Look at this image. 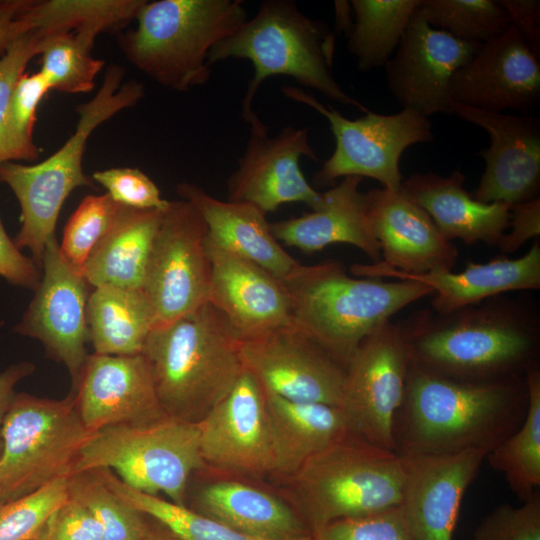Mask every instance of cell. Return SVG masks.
<instances>
[{
	"label": "cell",
	"instance_id": "cell-29",
	"mask_svg": "<svg viewBox=\"0 0 540 540\" xmlns=\"http://www.w3.org/2000/svg\"><path fill=\"white\" fill-rule=\"evenodd\" d=\"M194 511L240 533L266 540H296L312 535L294 507L255 486L217 480L194 496Z\"/></svg>",
	"mask_w": 540,
	"mask_h": 540
},
{
	"label": "cell",
	"instance_id": "cell-54",
	"mask_svg": "<svg viewBox=\"0 0 540 540\" xmlns=\"http://www.w3.org/2000/svg\"><path fill=\"white\" fill-rule=\"evenodd\" d=\"M1 451H2V441H1V438H0V455H1Z\"/></svg>",
	"mask_w": 540,
	"mask_h": 540
},
{
	"label": "cell",
	"instance_id": "cell-5",
	"mask_svg": "<svg viewBox=\"0 0 540 540\" xmlns=\"http://www.w3.org/2000/svg\"><path fill=\"white\" fill-rule=\"evenodd\" d=\"M335 36L319 21L303 14L289 0L264 1L256 15L231 36L216 44L208 64L229 58L246 59L253 76L242 100L241 114L250 123L258 117L253 101L262 83L288 76L330 100L368 111L340 87L332 74Z\"/></svg>",
	"mask_w": 540,
	"mask_h": 540
},
{
	"label": "cell",
	"instance_id": "cell-2",
	"mask_svg": "<svg viewBox=\"0 0 540 540\" xmlns=\"http://www.w3.org/2000/svg\"><path fill=\"white\" fill-rule=\"evenodd\" d=\"M538 325L524 305L496 299L447 314L424 311L402 326L412 366L454 380L490 381L537 365Z\"/></svg>",
	"mask_w": 540,
	"mask_h": 540
},
{
	"label": "cell",
	"instance_id": "cell-22",
	"mask_svg": "<svg viewBox=\"0 0 540 540\" xmlns=\"http://www.w3.org/2000/svg\"><path fill=\"white\" fill-rule=\"evenodd\" d=\"M487 452L404 457L401 509L413 540H452L464 494Z\"/></svg>",
	"mask_w": 540,
	"mask_h": 540
},
{
	"label": "cell",
	"instance_id": "cell-18",
	"mask_svg": "<svg viewBox=\"0 0 540 540\" xmlns=\"http://www.w3.org/2000/svg\"><path fill=\"white\" fill-rule=\"evenodd\" d=\"M198 426L205 464L239 473H276L264 389L245 368L227 396Z\"/></svg>",
	"mask_w": 540,
	"mask_h": 540
},
{
	"label": "cell",
	"instance_id": "cell-1",
	"mask_svg": "<svg viewBox=\"0 0 540 540\" xmlns=\"http://www.w3.org/2000/svg\"><path fill=\"white\" fill-rule=\"evenodd\" d=\"M527 407L525 374L461 381L410 364L393 421L394 451L402 457L488 454L520 427Z\"/></svg>",
	"mask_w": 540,
	"mask_h": 540
},
{
	"label": "cell",
	"instance_id": "cell-8",
	"mask_svg": "<svg viewBox=\"0 0 540 540\" xmlns=\"http://www.w3.org/2000/svg\"><path fill=\"white\" fill-rule=\"evenodd\" d=\"M404 457L352 434L308 459L294 474V509L311 534L340 519L401 505Z\"/></svg>",
	"mask_w": 540,
	"mask_h": 540
},
{
	"label": "cell",
	"instance_id": "cell-36",
	"mask_svg": "<svg viewBox=\"0 0 540 540\" xmlns=\"http://www.w3.org/2000/svg\"><path fill=\"white\" fill-rule=\"evenodd\" d=\"M101 32L86 28L57 34L49 38L41 51L39 72L51 90L63 93H88L105 61L94 58L92 49Z\"/></svg>",
	"mask_w": 540,
	"mask_h": 540
},
{
	"label": "cell",
	"instance_id": "cell-31",
	"mask_svg": "<svg viewBox=\"0 0 540 540\" xmlns=\"http://www.w3.org/2000/svg\"><path fill=\"white\" fill-rule=\"evenodd\" d=\"M264 393L278 474L291 476L312 456L349 434L337 406L294 402L265 390Z\"/></svg>",
	"mask_w": 540,
	"mask_h": 540
},
{
	"label": "cell",
	"instance_id": "cell-13",
	"mask_svg": "<svg viewBox=\"0 0 540 540\" xmlns=\"http://www.w3.org/2000/svg\"><path fill=\"white\" fill-rule=\"evenodd\" d=\"M409 369L402 325L389 320L362 341L346 366L337 406L350 434L394 451L393 421Z\"/></svg>",
	"mask_w": 540,
	"mask_h": 540
},
{
	"label": "cell",
	"instance_id": "cell-6",
	"mask_svg": "<svg viewBox=\"0 0 540 540\" xmlns=\"http://www.w3.org/2000/svg\"><path fill=\"white\" fill-rule=\"evenodd\" d=\"M123 75L119 65L107 68L98 92L77 107L75 132L51 156L33 165L0 163V183L12 190L21 210V225L14 243L19 249H29L40 268L45 244L56 236L57 220L67 197L77 187H95L82 167L88 138L100 124L133 107L144 95L142 83H122Z\"/></svg>",
	"mask_w": 540,
	"mask_h": 540
},
{
	"label": "cell",
	"instance_id": "cell-51",
	"mask_svg": "<svg viewBox=\"0 0 540 540\" xmlns=\"http://www.w3.org/2000/svg\"><path fill=\"white\" fill-rule=\"evenodd\" d=\"M35 366L27 361H23L9 366L0 374V426L14 399L15 387L17 383L30 375Z\"/></svg>",
	"mask_w": 540,
	"mask_h": 540
},
{
	"label": "cell",
	"instance_id": "cell-43",
	"mask_svg": "<svg viewBox=\"0 0 540 540\" xmlns=\"http://www.w3.org/2000/svg\"><path fill=\"white\" fill-rule=\"evenodd\" d=\"M313 540H413L400 506L331 522L312 533Z\"/></svg>",
	"mask_w": 540,
	"mask_h": 540
},
{
	"label": "cell",
	"instance_id": "cell-12",
	"mask_svg": "<svg viewBox=\"0 0 540 540\" xmlns=\"http://www.w3.org/2000/svg\"><path fill=\"white\" fill-rule=\"evenodd\" d=\"M207 237V226L190 202L170 201L142 285L155 327L171 323L209 302L211 262Z\"/></svg>",
	"mask_w": 540,
	"mask_h": 540
},
{
	"label": "cell",
	"instance_id": "cell-33",
	"mask_svg": "<svg viewBox=\"0 0 540 540\" xmlns=\"http://www.w3.org/2000/svg\"><path fill=\"white\" fill-rule=\"evenodd\" d=\"M421 0H352L354 19L348 49L357 68L369 71L385 66Z\"/></svg>",
	"mask_w": 540,
	"mask_h": 540
},
{
	"label": "cell",
	"instance_id": "cell-21",
	"mask_svg": "<svg viewBox=\"0 0 540 540\" xmlns=\"http://www.w3.org/2000/svg\"><path fill=\"white\" fill-rule=\"evenodd\" d=\"M453 114L483 128L490 146L474 198L516 205L537 198L540 188V120L454 104Z\"/></svg>",
	"mask_w": 540,
	"mask_h": 540
},
{
	"label": "cell",
	"instance_id": "cell-45",
	"mask_svg": "<svg viewBox=\"0 0 540 540\" xmlns=\"http://www.w3.org/2000/svg\"><path fill=\"white\" fill-rule=\"evenodd\" d=\"M118 204L135 209L166 210L170 201L161 197L157 185L137 168H110L92 175Z\"/></svg>",
	"mask_w": 540,
	"mask_h": 540
},
{
	"label": "cell",
	"instance_id": "cell-35",
	"mask_svg": "<svg viewBox=\"0 0 540 540\" xmlns=\"http://www.w3.org/2000/svg\"><path fill=\"white\" fill-rule=\"evenodd\" d=\"M106 484L129 505L168 529L180 540H266L240 533L186 505L131 488L107 468H100ZM296 540H313L312 535Z\"/></svg>",
	"mask_w": 540,
	"mask_h": 540
},
{
	"label": "cell",
	"instance_id": "cell-11",
	"mask_svg": "<svg viewBox=\"0 0 540 540\" xmlns=\"http://www.w3.org/2000/svg\"><path fill=\"white\" fill-rule=\"evenodd\" d=\"M282 93L314 109L329 122L335 148L315 175L318 185L327 186L339 178L357 176L372 178L383 188L398 191L403 182L400 172L403 152L414 144L433 140L430 120L408 109L390 115L368 110L364 116L350 120L300 88L284 86Z\"/></svg>",
	"mask_w": 540,
	"mask_h": 540
},
{
	"label": "cell",
	"instance_id": "cell-9",
	"mask_svg": "<svg viewBox=\"0 0 540 540\" xmlns=\"http://www.w3.org/2000/svg\"><path fill=\"white\" fill-rule=\"evenodd\" d=\"M93 434L72 391L63 399L16 393L0 426V503L68 477Z\"/></svg>",
	"mask_w": 540,
	"mask_h": 540
},
{
	"label": "cell",
	"instance_id": "cell-38",
	"mask_svg": "<svg viewBox=\"0 0 540 540\" xmlns=\"http://www.w3.org/2000/svg\"><path fill=\"white\" fill-rule=\"evenodd\" d=\"M417 12L431 27L470 43L482 44L511 26L493 0H421Z\"/></svg>",
	"mask_w": 540,
	"mask_h": 540
},
{
	"label": "cell",
	"instance_id": "cell-50",
	"mask_svg": "<svg viewBox=\"0 0 540 540\" xmlns=\"http://www.w3.org/2000/svg\"><path fill=\"white\" fill-rule=\"evenodd\" d=\"M33 0H0V56L21 27L20 15Z\"/></svg>",
	"mask_w": 540,
	"mask_h": 540
},
{
	"label": "cell",
	"instance_id": "cell-10",
	"mask_svg": "<svg viewBox=\"0 0 540 540\" xmlns=\"http://www.w3.org/2000/svg\"><path fill=\"white\" fill-rule=\"evenodd\" d=\"M204 465L198 423L166 417L97 431L82 448L71 474L107 468L135 490L164 494L169 501L186 505L190 476Z\"/></svg>",
	"mask_w": 540,
	"mask_h": 540
},
{
	"label": "cell",
	"instance_id": "cell-25",
	"mask_svg": "<svg viewBox=\"0 0 540 540\" xmlns=\"http://www.w3.org/2000/svg\"><path fill=\"white\" fill-rule=\"evenodd\" d=\"M351 273L357 277H395L424 284L433 291V312L447 314L505 292L539 289L540 244L537 238L522 257L497 258L483 264L470 262L457 273L442 270L412 275L380 263L354 264Z\"/></svg>",
	"mask_w": 540,
	"mask_h": 540
},
{
	"label": "cell",
	"instance_id": "cell-52",
	"mask_svg": "<svg viewBox=\"0 0 540 540\" xmlns=\"http://www.w3.org/2000/svg\"><path fill=\"white\" fill-rule=\"evenodd\" d=\"M334 6L336 28L347 35L353 22L350 1H335Z\"/></svg>",
	"mask_w": 540,
	"mask_h": 540
},
{
	"label": "cell",
	"instance_id": "cell-7",
	"mask_svg": "<svg viewBox=\"0 0 540 540\" xmlns=\"http://www.w3.org/2000/svg\"><path fill=\"white\" fill-rule=\"evenodd\" d=\"M119 38L127 60L158 84L187 92L211 75L208 56L246 21L240 0L146 1Z\"/></svg>",
	"mask_w": 540,
	"mask_h": 540
},
{
	"label": "cell",
	"instance_id": "cell-37",
	"mask_svg": "<svg viewBox=\"0 0 540 540\" xmlns=\"http://www.w3.org/2000/svg\"><path fill=\"white\" fill-rule=\"evenodd\" d=\"M69 497L86 507L99 522L104 540H142L152 525L106 484L99 468L68 476Z\"/></svg>",
	"mask_w": 540,
	"mask_h": 540
},
{
	"label": "cell",
	"instance_id": "cell-3",
	"mask_svg": "<svg viewBox=\"0 0 540 540\" xmlns=\"http://www.w3.org/2000/svg\"><path fill=\"white\" fill-rule=\"evenodd\" d=\"M241 339L211 303L150 332L142 355L167 416L200 422L244 370Z\"/></svg>",
	"mask_w": 540,
	"mask_h": 540
},
{
	"label": "cell",
	"instance_id": "cell-28",
	"mask_svg": "<svg viewBox=\"0 0 540 540\" xmlns=\"http://www.w3.org/2000/svg\"><path fill=\"white\" fill-rule=\"evenodd\" d=\"M177 193L202 216L208 238L218 246L246 258L283 279L299 264L276 240L266 215L242 202L224 201L188 182Z\"/></svg>",
	"mask_w": 540,
	"mask_h": 540
},
{
	"label": "cell",
	"instance_id": "cell-44",
	"mask_svg": "<svg viewBox=\"0 0 540 540\" xmlns=\"http://www.w3.org/2000/svg\"><path fill=\"white\" fill-rule=\"evenodd\" d=\"M473 540H540L539 491L519 507L494 508L474 531Z\"/></svg>",
	"mask_w": 540,
	"mask_h": 540
},
{
	"label": "cell",
	"instance_id": "cell-34",
	"mask_svg": "<svg viewBox=\"0 0 540 540\" xmlns=\"http://www.w3.org/2000/svg\"><path fill=\"white\" fill-rule=\"evenodd\" d=\"M528 407L520 427L490 451L486 458L503 474L510 489L522 501L540 487V371L525 372Z\"/></svg>",
	"mask_w": 540,
	"mask_h": 540
},
{
	"label": "cell",
	"instance_id": "cell-19",
	"mask_svg": "<svg viewBox=\"0 0 540 540\" xmlns=\"http://www.w3.org/2000/svg\"><path fill=\"white\" fill-rule=\"evenodd\" d=\"M539 96V58L512 25L482 43L451 80L454 103L483 111H527Z\"/></svg>",
	"mask_w": 540,
	"mask_h": 540
},
{
	"label": "cell",
	"instance_id": "cell-47",
	"mask_svg": "<svg viewBox=\"0 0 540 540\" xmlns=\"http://www.w3.org/2000/svg\"><path fill=\"white\" fill-rule=\"evenodd\" d=\"M0 276L15 286L35 290L41 271L32 257L21 252L7 234L0 217Z\"/></svg>",
	"mask_w": 540,
	"mask_h": 540
},
{
	"label": "cell",
	"instance_id": "cell-4",
	"mask_svg": "<svg viewBox=\"0 0 540 540\" xmlns=\"http://www.w3.org/2000/svg\"><path fill=\"white\" fill-rule=\"evenodd\" d=\"M281 280L291 323L345 369L366 337L404 307L433 294L416 281L352 277L338 261L299 263Z\"/></svg>",
	"mask_w": 540,
	"mask_h": 540
},
{
	"label": "cell",
	"instance_id": "cell-26",
	"mask_svg": "<svg viewBox=\"0 0 540 540\" xmlns=\"http://www.w3.org/2000/svg\"><path fill=\"white\" fill-rule=\"evenodd\" d=\"M361 182V177H344L321 193L320 205L311 212L270 223L272 234L279 243L305 253L345 243L363 251L374 263L380 262V246L371 230Z\"/></svg>",
	"mask_w": 540,
	"mask_h": 540
},
{
	"label": "cell",
	"instance_id": "cell-49",
	"mask_svg": "<svg viewBox=\"0 0 540 540\" xmlns=\"http://www.w3.org/2000/svg\"><path fill=\"white\" fill-rule=\"evenodd\" d=\"M511 25L516 28L536 57H540V1L499 0Z\"/></svg>",
	"mask_w": 540,
	"mask_h": 540
},
{
	"label": "cell",
	"instance_id": "cell-23",
	"mask_svg": "<svg viewBox=\"0 0 540 540\" xmlns=\"http://www.w3.org/2000/svg\"><path fill=\"white\" fill-rule=\"evenodd\" d=\"M207 250L209 303L227 318L241 341L291 324L289 299L280 278L208 237Z\"/></svg>",
	"mask_w": 540,
	"mask_h": 540
},
{
	"label": "cell",
	"instance_id": "cell-53",
	"mask_svg": "<svg viewBox=\"0 0 540 540\" xmlns=\"http://www.w3.org/2000/svg\"><path fill=\"white\" fill-rule=\"evenodd\" d=\"M142 540H180L168 529L158 523V526H152L149 533Z\"/></svg>",
	"mask_w": 540,
	"mask_h": 540
},
{
	"label": "cell",
	"instance_id": "cell-40",
	"mask_svg": "<svg viewBox=\"0 0 540 540\" xmlns=\"http://www.w3.org/2000/svg\"><path fill=\"white\" fill-rule=\"evenodd\" d=\"M38 71L24 73L17 81L8 107L0 150V163L34 161L40 149L34 143L33 129L39 103L50 91Z\"/></svg>",
	"mask_w": 540,
	"mask_h": 540
},
{
	"label": "cell",
	"instance_id": "cell-41",
	"mask_svg": "<svg viewBox=\"0 0 540 540\" xmlns=\"http://www.w3.org/2000/svg\"><path fill=\"white\" fill-rule=\"evenodd\" d=\"M68 499V477H60L27 495L0 503V540H34Z\"/></svg>",
	"mask_w": 540,
	"mask_h": 540
},
{
	"label": "cell",
	"instance_id": "cell-39",
	"mask_svg": "<svg viewBox=\"0 0 540 540\" xmlns=\"http://www.w3.org/2000/svg\"><path fill=\"white\" fill-rule=\"evenodd\" d=\"M21 27L0 56V150L8 107L15 85L28 63L41 54L45 42L61 29L33 0L20 15Z\"/></svg>",
	"mask_w": 540,
	"mask_h": 540
},
{
	"label": "cell",
	"instance_id": "cell-27",
	"mask_svg": "<svg viewBox=\"0 0 540 540\" xmlns=\"http://www.w3.org/2000/svg\"><path fill=\"white\" fill-rule=\"evenodd\" d=\"M465 176L455 170L444 177L436 173H414L403 180L401 189L433 220L448 240L466 245L498 244L509 227L511 206L502 202L483 203L464 188Z\"/></svg>",
	"mask_w": 540,
	"mask_h": 540
},
{
	"label": "cell",
	"instance_id": "cell-17",
	"mask_svg": "<svg viewBox=\"0 0 540 540\" xmlns=\"http://www.w3.org/2000/svg\"><path fill=\"white\" fill-rule=\"evenodd\" d=\"M480 45L431 27L416 9L394 56L385 65L392 95L403 109L427 118L453 114L452 77Z\"/></svg>",
	"mask_w": 540,
	"mask_h": 540
},
{
	"label": "cell",
	"instance_id": "cell-30",
	"mask_svg": "<svg viewBox=\"0 0 540 540\" xmlns=\"http://www.w3.org/2000/svg\"><path fill=\"white\" fill-rule=\"evenodd\" d=\"M164 212L119 205L108 230L80 269L89 285L142 289Z\"/></svg>",
	"mask_w": 540,
	"mask_h": 540
},
{
	"label": "cell",
	"instance_id": "cell-16",
	"mask_svg": "<svg viewBox=\"0 0 540 540\" xmlns=\"http://www.w3.org/2000/svg\"><path fill=\"white\" fill-rule=\"evenodd\" d=\"M249 125L245 152L227 181V200L250 204L265 215L293 202L317 208L321 193L309 184L299 164L303 156L317 160L307 130L289 126L269 137L258 117Z\"/></svg>",
	"mask_w": 540,
	"mask_h": 540
},
{
	"label": "cell",
	"instance_id": "cell-20",
	"mask_svg": "<svg viewBox=\"0 0 540 540\" xmlns=\"http://www.w3.org/2000/svg\"><path fill=\"white\" fill-rule=\"evenodd\" d=\"M77 411L93 433L119 425H145L167 416L142 354L88 355L73 386Z\"/></svg>",
	"mask_w": 540,
	"mask_h": 540
},
{
	"label": "cell",
	"instance_id": "cell-24",
	"mask_svg": "<svg viewBox=\"0 0 540 540\" xmlns=\"http://www.w3.org/2000/svg\"><path fill=\"white\" fill-rule=\"evenodd\" d=\"M365 194L371 230L384 259L377 263L412 275L454 268L457 248L402 189L382 187Z\"/></svg>",
	"mask_w": 540,
	"mask_h": 540
},
{
	"label": "cell",
	"instance_id": "cell-46",
	"mask_svg": "<svg viewBox=\"0 0 540 540\" xmlns=\"http://www.w3.org/2000/svg\"><path fill=\"white\" fill-rule=\"evenodd\" d=\"M34 540H104V535L93 514L69 497Z\"/></svg>",
	"mask_w": 540,
	"mask_h": 540
},
{
	"label": "cell",
	"instance_id": "cell-32",
	"mask_svg": "<svg viewBox=\"0 0 540 540\" xmlns=\"http://www.w3.org/2000/svg\"><path fill=\"white\" fill-rule=\"evenodd\" d=\"M86 319L89 341L94 353L101 355L142 354L155 327L152 308L142 289L93 287Z\"/></svg>",
	"mask_w": 540,
	"mask_h": 540
},
{
	"label": "cell",
	"instance_id": "cell-42",
	"mask_svg": "<svg viewBox=\"0 0 540 540\" xmlns=\"http://www.w3.org/2000/svg\"><path fill=\"white\" fill-rule=\"evenodd\" d=\"M119 205L107 193L82 199L67 221L59 244L62 255L70 264L78 269L84 266L111 225Z\"/></svg>",
	"mask_w": 540,
	"mask_h": 540
},
{
	"label": "cell",
	"instance_id": "cell-48",
	"mask_svg": "<svg viewBox=\"0 0 540 540\" xmlns=\"http://www.w3.org/2000/svg\"><path fill=\"white\" fill-rule=\"evenodd\" d=\"M511 231L504 233L497 247L502 253L517 251L528 240L540 235V198L518 203L511 207L509 226Z\"/></svg>",
	"mask_w": 540,
	"mask_h": 540
},
{
	"label": "cell",
	"instance_id": "cell-14",
	"mask_svg": "<svg viewBox=\"0 0 540 540\" xmlns=\"http://www.w3.org/2000/svg\"><path fill=\"white\" fill-rule=\"evenodd\" d=\"M42 275L21 321L20 335L39 340L47 355L66 366L76 384L88 357L86 307L90 285L62 255L55 237L45 244Z\"/></svg>",
	"mask_w": 540,
	"mask_h": 540
},
{
	"label": "cell",
	"instance_id": "cell-15",
	"mask_svg": "<svg viewBox=\"0 0 540 540\" xmlns=\"http://www.w3.org/2000/svg\"><path fill=\"white\" fill-rule=\"evenodd\" d=\"M240 356L269 393L294 402L339 404L345 368L292 323L241 341Z\"/></svg>",
	"mask_w": 540,
	"mask_h": 540
}]
</instances>
